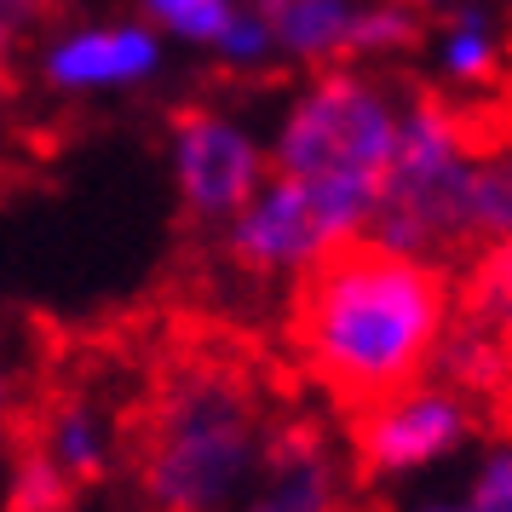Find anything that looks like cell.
Segmentation results:
<instances>
[{
	"label": "cell",
	"mask_w": 512,
	"mask_h": 512,
	"mask_svg": "<svg viewBox=\"0 0 512 512\" xmlns=\"http://www.w3.org/2000/svg\"><path fill=\"white\" fill-rule=\"evenodd\" d=\"M455 323L449 265L392 254L380 242H346L294 282L288 346L346 415L380 397L420 386L438 363L443 334Z\"/></svg>",
	"instance_id": "cell-1"
},
{
	"label": "cell",
	"mask_w": 512,
	"mask_h": 512,
	"mask_svg": "<svg viewBox=\"0 0 512 512\" xmlns=\"http://www.w3.org/2000/svg\"><path fill=\"white\" fill-rule=\"evenodd\" d=\"M277 415L254 374L225 357H185L156 380L133 438L144 512H231L265 472Z\"/></svg>",
	"instance_id": "cell-2"
},
{
	"label": "cell",
	"mask_w": 512,
	"mask_h": 512,
	"mask_svg": "<svg viewBox=\"0 0 512 512\" xmlns=\"http://www.w3.org/2000/svg\"><path fill=\"white\" fill-rule=\"evenodd\" d=\"M403 98L409 93L386 70H311L305 87L288 98L277 133L265 139V162L277 179H294L317 202H328L357 236H369L374 196L397 150Z\"/></svg>",
	"instance_id": "cell-3"
},
{
	"label": "cell",
	"mask_w": 512,
	"mask_h": 512,
	"mask_svg": "<svg viewBox=\"0 0 512 512\" xmlns=\"http://www.w3.org/2000/svg\"><path fill=\"white\" fill-rule=\"evenodd\" d=\"M472 167H478V144L461 110L432 93H409L403 121H397L392 167L369 213V242L449 265L461 248H472V231H466Z\"/></svg>",
	"instance_id": "cell-4"
},
{
	"label": "cell",
	"mask_w": 512,
	"mask_h": 512,
	"mask_svg": "<svg viewBox=\"0 0 512 512\" xmlns=\"http://www.w3.org/2000/svg\"><path fill=\"white\" fill-rule=\"evenodd\" d=\"M484 432V409L443 380H420L351 415V466L374 484H403L466 455Z\"/></svg>",
	"instance_id": "cell-5"
},
{
	"label": "cell",
	"mask_w": 512,
	"mask_h": 512,
	"mask_svg": "<svg viewBox=\"0 0 512 512\" xmlns=\"http://www.w3.org/2000/svg\"><path fill=\"white\" fill-rule=\"evenodd\" d=\"M346 242H363V236L351 231L328 202H317L305 185L277 179V173L219 225L225 265L254 282H300L305 271H317Z\"/></svg>",
	"instance_id": "cell-6"
},
{
	"label": "cell",
	"mask_w": 512,
	"mask_h": 512,
	"mask_svg": "<svg viewBox=\"0 0 512 512\" xmlns=\"http://www.w3.org/2000/svg\"><path fill=\"white\" fill-rule=\"evenodd\" d=\"M271 24L277 58L305 70H386L420 47V12L397 0H254Z\"/></svg>",
	"instance_id": "cell-7"
},
{
	"label": "cell",
	"mask_w": 512,
	"mask_h": 512,
	"mask_svg": "<svg viewBox=\"0 0 512 512\" xmlns=\"http://www.w3.org/2000/svg\"><path fill=\"white\" fill-rule=\"evenodd\" d=\"M167 179L179 196V213L190 225H208L219 231L265 179V139H259L248 121L208 110V104H190L167 121Z\"/></svg>",
	"instance_id": "cell-8"
},
{
	"label": "cell",
	"mask_w": 512,
	"mask_h": 512,
	"mask_svg": "<svg viewBox=\"0 0 512 512\" xmlns=\"http://www.w3.org/2000/svg\"><path fill=\"white\" fill-rule=\"evenodd\" d=\"M167 64V41L144 18L64 24L41 47V81L58 98H116L150 87Z\"/></svg>",
	"instance_id": "cell-9"
},
{
	"label": "cell",
	"mask_w": 512,
	"mask_h": 512,
	"mask_svg": "<svg viewBox=\"0 0 512 512\" xmlns=\"http://www.w3.org/2000/svg\"><path fill=\"white\" fill-rule=\"evenodd\" d=\"M346 455L317 426H277L271 455L248 501L231 512H340L346 507Z\"/></svg>",
	"instance_id": "cell-10"
},
{
	"label": "cell",
	"mask_w": 512,
	"mask_h": 512,
	"mask_svg": "<svg viewBox=\"0 0 512 512\" xmlns=\"http://www.w3.org/2000/svg\"><path fill=\"white\" fill-rule=\"evenodd\" d=\"M35 455H47L70 489H87V484H104L121 461V420L116 409L93 392H70L47 403V415L35 420V438H29Z\"/></svg>",
	"instance_id": "cell-11"
},
{
	"label": "cell",
	"mask_w": 512,
	"mask_h": 512,
	"mask_svg": "<svg viewBox=\"0 0 512 512\" xmlns=\"http://www.w3.org/2000/svg\"><path fill=\"white\" fill-rule=\"evenodd\" d=\"M432 64L449 87H489L507 70V41H501V24L489 18L484 6H449L443 12L438 35H432Z\"/></svg>",
	"instance_id": "cell-12"
},
{
	"label": "cell",
	"mask_w": 512,
	"mask_h": 512,
	"mask_svg": "<svg viewBox=\"0 0 512 512\" xmlns=\"http://www.w3.org/2000/svg\"><path fill=\"white\" fill-rule=\"evenodd\" d=\"M432 380L455 386L461 397H472V403L484 409V403H495L501 392H512V346L501 334H489V328L455 317L449 334H443V346H438Z\"/></svg>",
	"instance_id": "cell-13"
},
{
	"label": "cell",
	"mask_w": 512,
	"mask_h": 512,
	"mask_svg": "<svg viewBox=\"0 0 512 512\" xmlns=\"http://www.w3.org/2000/svg\"><path fill=\"white\" fill-rule=\"evenodd\" d=\"M455 317L501 334L512 346V236L507 242H478L472 265L455 282Z\"/></svg>",
	"instance_id": "cell-14"
},
{
	"label": "cell",
	"mask_w": 512,
	"mask_h": 512,
	"mask_svg": "<svg viewBox=\"0 0 512 512\" xmlns=\"http://www.w3.org/2000/svg\"><path fill=\"white\" fill-rule=\"evenodd\" d=\"M466 231H472V248L512 236V150L478 156L472 190H466Z\"/></svg>",
	"instance_id": "cell-15"
},
{
	"label": "cell",
	"mask_w": 512,
	"mask_h": 512,
	"mask_svg": "<svg viewBox=\"0 0 512 512\" xmlns=\"http://www.w3.org/2000/svg\"><path fill=\"white\" fill-rule=\"evenodd\" d=\"M236 6L242 0H139V18L162 41H185V47L208 52L225 35V24L236 18Z\"/></svg>",
	"instance_id": "cell-16"
},
{
	"label": "cell",
	"mask_w": 512,
	"mask_h": 512,
	"mask_svg": "<svg viewBox=\"0 0 512 512\" xmlns=\"http://www.w3.org/2000/svg\"><path fill=\"white\" fill-rule=\"evenodd\" d=\"M461 512H512V432L489 438L472 466H466L461 489H449Z\"/></svg>",
	"instance_id": "cell-17"
},
{
	"label": "cell",
	"mask_w": 512,
	"mask_h": 512,
	"mask_svg": "<svg viewBox=\"0 0 512 512\" xmlns=\"http://www.w3.org/2000/svg\"><path fill=\"white\" fill-rule=\"evenodd\" d=\"M70 501H75L70 478L24 443L12 472H6V512H70Z\"/></svg>",
	"instance_id": "cell-18"
},
{
	"label": "cell",
	"mask_w": 512,
	"mask_h": 512,
	"mask_svg": "<svg viewBox=\"0 0 512 512\" xmlns=\"http://www.w3.org/2000/svg\"><path fill=\"white\" fill-rule=\"evenodd\" d=\"M208 52L225 64V70H236V75H259V70H271V64H277L271 24H265V12H259L254 0H242V6H236V18L225 24V35H219Z\"/></svg>",
	"instance_id": "cell-19"
},
{
	"label": "cell",
	"mask_w": 512,
	"mask_h": 512,
	"mask_svg": "<svg viewBox=\"0 0 512 512\" xmlns=\"http://www.w3.org/2000/svg\"><path fill=\"white\" fill-rule=\"evenodd\" d=\"M58 0H0V24L6 29H24V24H41Z\"/></svg>",
	"instance_id": "cell-20"
},
{
	"label": "cell",
	"mask_w": 512,
	"mask_h": 512,
	"mask_svg": "<svg viewBox=\"0 0 512 512\" xmlns=\"http://www.w3.org/2000/svg\"><path fill=\"white\" fill-rule=\"evenodd\" d=\"M12 420H18V369H12V357L0 351V438L12 432Z\"/></svg>",
	"instance_id": "cell-21"
},
{
	"label": "cell",
	"mask_w": 512,
	"mask_h": 512,
	"mask_svg": "<svg viewBox=\"0 0 512 512\" xmlns=\"http://www.w3.org/2000/svg\"><path fill=\"white\" fill-rule=\"evenodd\" d=\"M12 58H18V29L0 24V93H6V81H12Z\"/></svg>",
	"instance_id": "cell-22"
},
{
	"label": "cell",
	"mask_w": 512,
	"mask_h": 512,
	"mask_svg": "<svg viewBox=\"0 0 512 512\" xmlns=\"http://www.w3.org/2000/svg\"><path fill=\"white\" fill-rule=\"evenodd\" d=\"M397 6H409V12H432V6H449V0H397Z\"/></svg>",
	"instance_id": "cell-23"
}]
</instances>
